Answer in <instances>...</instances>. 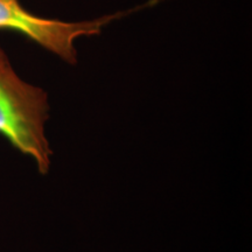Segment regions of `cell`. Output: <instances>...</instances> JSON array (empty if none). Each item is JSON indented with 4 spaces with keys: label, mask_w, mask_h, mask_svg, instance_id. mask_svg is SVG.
I'll return each mask as SVG.
<instances>
[{
    "label": "cell",
    "mask_w": 252,
    "mask_h": 252,
    "mask_svg": "<svg viewBox=\"0 0 252 252\" xmlns=\"http://www.w3.org/2000/svg\"><path fill=\"white\" fill-rule=\"evenodd\" d=\"M49 118L46 91L25 82L0 48V134L31 157L41 174L49 172L53 151L46 137Z\"/></svg>",
    "instance_id": "6da1fadb"
},
{
    "label": "cell",
    "mask_w": 252,
    "mask_h": 252,
    "mask_svg": "<svg viewBox=\"0 0 252 252\" xmlns=\"http://www.w3.org/2000/svg\"><path fill=\"white\" fill-rule=\"evenodd\" d=\"M128 12L104 15L84 21L41 18L28 12L19 0H0V30L19 32L69 64L77 62L75 43L84 36L98 35L103 27Z\"/></svg>",
    "instance_id": "7a4b0ae2"
}]
</instances>
